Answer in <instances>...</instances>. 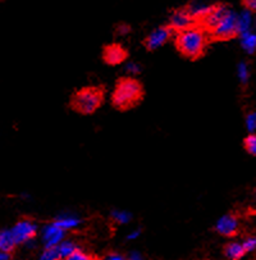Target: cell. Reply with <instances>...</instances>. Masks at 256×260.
Instances as JSON below:
<instances>
[{"label": "cell", "instance_id": "6da1fadb", "mask_svg": "<svg viewBox=\"0 0 256 260\" xmlns=\"http://www.w3.org/2000/svg\"><path fill=\"white\" fill-rule=\"evenodd\" d=\"M208 44V35L201 26H191L177 32L176 45L179 53L189 59H198L204 54Z\"/></svg>", "mask_w": 256, "mask_h": 260}, {"label": "cell", "instance_id": "7a4b0ae2", "mask_svg": "<svg viewBox=\"0 0 256 260\" xmlns=\"http://www.w3.org/2000/svg\"><path fill=\"white\" fill-rule=\"evenodd\" d=\"M144 96L142 85L132 77L120 78L112 95V103L120 110L134 108L141 102Z\"/></svg>", "mask_w": 256, "mask_h": 260}, {"label": "cell", "instance_id": "3957f363", "mask_svg": "<svg viewBox=\"0 0 256 260\" xmlns=\"http://www.w3.org/2000/svg\"><path fill=\"white\" fill-rule=\"evenodd\" d=\"M104 100V92L100 87L88 86L78 90L71 99V107L81 114H92Z\"/></svg>", "mask_w": 256, "mask_h": 260}, {"label": "cell", "instance_id": "277c9868", "mask_svg": "<svg viewBox=\"0 0 256 260\" xmlns=\"http://www.w3.org/2000/svg\"><path fill=\"white\" fill-rule=\"evenodd\" d=\"M208 34L216 40H228V39L237 36V13L228 8L224 12L223 16L216 21V23L208 31Z\"/></svg>", "mask_w": 256, "mask_h": 260}, {"label": "cell", "instance_id": "5b68a950", "mask_svg": "<svg viewBox=\"0 0 256 260\" xmlns=\"http://www.w3.org/2000/svg\"><path fill=\"white\" fill-rule=\"evenodd\" d=\"M11 230L13 232L17 245H27L28 242L35 240L36 234H38V225L28 218L18 220Z\"/></svg>", "mask_w": 256, "mask_h": 260}, {"label": "cell", "instance_id": "8992f818", "mask_svg": "<svg viewBox=\"0 0 256 260\" xmlns=\"http://www.w3.org/2000/svg\"><path fill=\"white\" fill-rule=\"evenodd\" d=\"M64 239H66V231L61 230L54 222L46 224L41 231V241H43L44 247L58 246Z\"/></svg>", "mask_w": 256, "mask_h": 260}, {"label": "cell", "instance_id": "52a82bcc", "mask_svg": "<svg viewBox=\"0 0 256 260\" xmlns=\"http://www.w3.org/2000/svg\"><path fill=\"white\" fill-rule=\"evenodd\" d=\"M195 23V18L192 17V14L189 13V11L186 7V8L178 9V11H176L172 14L171 21H169V27L174 32H181V31L186 30L188 27L194 26Z\"/></svg>", "mask_w": 256, "mask_h": 260}, {"label": "cell", "instance_id": "ba28073f", "mask_svg": "<svg viewBox=\"0 0 256 260\" xmlns=\"http://www.w3.org/2000/svg\"><path fill=\"white\" fill-rule=\"evenodd\" d=\"M172 34H174V31L169 27V24L159 27L145 39V46H146L147 50H155V49L163 46L171 39Z\"/></svg>", "mask_w": 256, "mask_h": 260}, {"label": "cell", "instance_id": "9c48e42d", "mask_svg": "<svg viewBox=\"0 0 256 260\" xmlns=\"http://www.w3.org/2000/svg\"><path fill=\"white\" fill-rule=\"evenodd\" d=\"M215 230L219 235L226 237H232L237 235L240 230V220L236 215L227 214L223 215L220 219H218L215 224Z\"/></svg>", "mask_w": 256, "mask_h": 260}, {"label": "cell", "instance_id": "30bf717a", "mask_svg": "<svg viewBox=\"0 0 256 260\" xmlns=\"http://www.w3.org/2000/svg\"><path fill=\"white\" fill-rule=\"evenodd\" d=\"M103 58H104V60L108 64L118 66L125 60V58H127V51L119 44H110V45L105 46Z\"/></svg>", "mask_w": 256, "mask_h": 260}, {"label": "cell", "instance_id": "8fae6325", "mask_svg": "<svg viewBox=\"0 0 256 260\" xmlns=\"http://www.w3.org/2000/svg\"><path fill=\"white\" fill-rule=\"evenodd\" d=\"M246 254L247 252H246L242 242L233 241L224 247V255H226L228 260H242Z\"/></svg>", "mask_w": 256, "mask_h": 260}, {"label": "cell", "instance_id": "7c38bea8", "mask_svg": "<svg viewBox=\"0 0 256 260\" xmlns=\"http://www.w3.org/2000/svg\"><path fill=\"white\" fill-rule=\"evenodd\" d=\"M54 223H55L56 225H59L61 230H64L66 232H67V231L77 228L78 225L81 224V219L78 217H76V215H72V214H61V215H59V217L55 218Z\"/></svg>", "mask_w": 256, "mask_h": 260}, {"label": "cell", "instance_id": "4fadbf2b", "mask_svg": "<svg viewBox=\"0 0 256 260\" xmlns=\"http://www.w3.org/2000/svg\"><path fill=\"white\" fill-rule=\"evenodd\" d=\"M17 245L16 239L13 236L12 230H2L0 231V250H4L7 252H12L16 249Z\"/></svg>", "mask_w": 256, "mask_h": 260}, {"label": "cell", "instance_id": "5bb4252c", "mask_svg": "<svg viewBox=\"0 0 256 260\" xmlns=\"http://www.w3.org/2000/svg\"><path fill=\"white\" fill-rule=\"evenodd\" d=\"M241 45L242 49L247 54H253L256 51V32L252 30L246 31V32L240 34Z\"/></svg>", "mask_w": 256, "mask_h": 260}, {"label": "cell", "instance_id": "9a60e30c", "mask_svg": "<svg viewBox=\"0 0 256 260\" xmlns=\"http://www.w3.org/2000/svg\"><path fill=\"white\" fill-rule=\"evenodd\" d=\"M252 22H253L252 12H251V11H247V9H245L242 13L237 14L238 35H240V34L246 32V31H250L251 27H252Z\"/></svg>", "mask_w": 256, "mask_h": 260}, {"label": "cell", "instance_id": "2e32d148", "mask_svg": "<svg viewBox=\"0 0 256 260\" xmlns=\"http://www.w3.org/2000/svg\"><path fill=\"white\" fill-rule=\"evenodd\" d=\"M58 250H59V254H60L61 260H64L66 257L72 255L76 250H78V246L75 244V242L71 241V240L64 239L63 241L58 245Z\"/></svg>", "mask_w": 256, "mask_h": 260}, {"label": "cell", "instance_id": "e0dca14e", "mask_svg": "<svg viewBox=\"0 0 256 260\" xmlns=\"http://www.w3.org/2000/svg\"><path fill=\"white\" fill-rule=\"evenodd\" d=\"M39 260H61L60 254H59L58 246L44 247V250L41 251Z\"/></svg>", "mask_w": 256, "mask_h": 260}, {"label": "cell", "instance_id": "ac0fdd59", "mask_svg": "<svg viewBox=\"0 0 256 260\" xmlns=\"http://www.w3.org/2000/svg\"><path fill=\"white\" fill-rule=\"evenodd\" d=\"M237 76L238 80L242 85H246L248 82V78H250V71H248L247 63L241 62L237 67Z\"/></svg>", "mask_w": 256, "mask_h": 260}, {"label": "cell", "instance_id": "d6986e66", "mask_svg": "<svg viewBox=\"0 0 256 260\" xmlns=\"http://www.w3.org/2000/svg\"><path fill=\"white\" fill-rule=\"evenodd\" d=\"M112 218L119 224H125L131 220V214L128 212H123V210H113Z\"/></svg>", "mask_w": 256, "mask_h": 260}, {"label": "cell", "instance_id": "ffe728a7", "mask_svg": "<svg viewBox=\"0 0 256 260\" xmlns=\"http://www.w3.org/2000/svg\"><path fill=\"white\" fill-rule=\"evenodd\" d=\"M245 148L248 154L256 156V135L250 134L245 139Z\"/></svg>", "mask_w": 256, "mask_h": 260}, {"label": "cell", "instance_id": "44dd1931", "mask_svg": "<svg viewBox=\"0 0 256 260\" xmlns=\"http://www.w3.org/2000/svg\"><path fill=\"white\" fill-rule=\"evenodd\" d=\"M246 128L250 131V134L256 131V112H250L246 115Z\"/></svg>", "mask_w": 256, "mask_h": 260}, {"label": "cell", "instance_id": "7402d4cb", "mask_svg": "<svg viewBox=\"0 0 256 260\" xmlns=\"http://www.w3.org/2000/svg\"><path fill=\"white\" fill-rule=\"evenodd\" d=\"M246 252L256 251V236H248L242 241Z\"/></svg>", "mask_w": 256, "mask_h": 260}, {"label": "cell", "instance_id": "603a6c76", "mask_svg": "<svg viewBox=\"0 0 256 260\" xmlns=\"http://www.w3.org/2000/svg\"><path fill=\"white\" fill-rule=\"evenodd\" d=\"M64 260H92V259H91L90 255L86 254V252H83L82 250L78 249V250H76L72 255H70L68 257H66Z\"/></svg>", "mask_w": 256, "mask_h": 260}, {"label": "cell", "instance_id": "cb8c5ba5", "mask_svg": "<svg viewBox=\"0 0 256 260\" xmlns=\"http://www.w3.org/2000/svg\"><path fill=\"white\" fill-rule=\"evenodd\" d=\"M125 71H127L130 75H137V73L141 71V67H140V64H137V63L135 62H128L127 66H125Z\"/></svg>", "mask_w": 256, "mask_h": 260}, {"label": "cell", "instance_id": "d4e9b609", "mask_svg": "<svg viewBox=\"0 0 256 260\" xmlns=\"http://www.w3.org/2000/svg\"><path fill=\"white\" fill-rule=\"evenodd\" d=\"M243 6L247 11L256 12V0H243Z\"/></svg>", "mask_w": 256, "mask_h": 260}, {"label": "cell", "instance_id": "484cf974", "mask_svg": "<svg viewBox=\"0 0 256 260\" xmlns=\"http://www.w3.org/2000/svg\"><path fill=\"white\" fill-rule=\"evenodd\" d=\"M104 260H127V257L123 256L122 254H118V252H112V254L107 255Z\"/></svg>", "mask_w": 256, "mask_h": 260}, {"label": "cell", "instance_id": "4316f807", "mask_svg": "<svg viewBox=\"0 0 256 260\" xmlns=\"http://www.w3.org/2000/svg\"><path fill=\"white\" fill-rule=\"evenodd\" d=\"M140 235H141V231H140V230H134V231H131V232H130V234L127 235V240H130V241H134V240L139 239Z\"/></svg>", "mask_w": 256, "mask_h": 260}, {"label": "cell", "instance_id": "83f0119b", "mask_svg": "<svg viewBox=\"0 0 256 260\" xmlns=\"http://www.w3.org/2000/svg\"><path fill=\"white\" fill-rule=\"evenodd\" d=\"M127 260H144V257H142V255L140 254V252L134 251V252H131V254L128 255Z\"/></svg>", "mask_w": 256, "mask_h": 260}, {"label": "cell", "instance_id": "f1b7e54d", "mask_svg": "<svg viewBox=\"0 0 256 260\" xmlns=\"http://www.w3.org/2000/svg\"><path fill=\"white\" fill-rule=\"evenodd\" d=\"M128 31H130V27L125 26V24H122V26L118 27L117 32L119 34V35H125V34H128Z\"/></svg>", "mask_w": 256, "mask_h": 260}, {"label": "cell", "instance_id": "f546056e", "mask_svg": "<svg viewBox=\"0 0 256 260\" xmlns=\"http://www.w3.org/2000/svg\"><path fill=\"white\" fill-rule=\"evenodd\" d=\"M0 260H11V252L0 250Z\"/></svg>", "mask_w": 256, "mask_h": 260}]
</instances>
